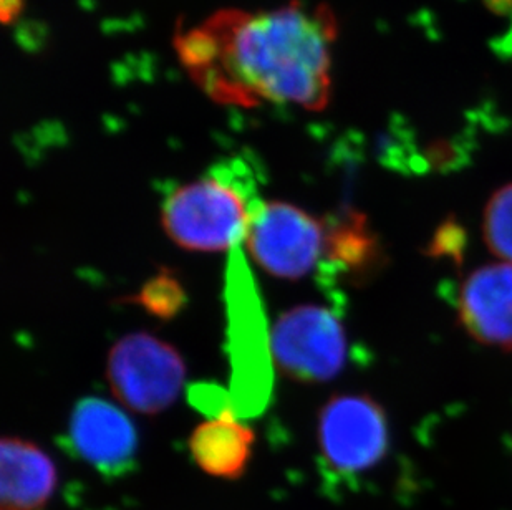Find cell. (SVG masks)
<instances>
[{
  "label": "cell",
  "instance_id": "obj_1",
  "mask_svg": "<svg viewBox=\"0 0 512 510\" xmlns=\"http://www.w3.org/2000/svg\"><path fill=\"white\" fill-rule=\"evenodd\" d=\"M339 20L300 0L269 10L223 9L178 32L174 50L199 90L221 105L327 108Z\"/></svg>",
  "mask_w": 512,
  "mask_h": 510
},
{
  "label": "cell",
  "instance_id": "obj_2",
  "mask_svg": "<svg viewBox=\"0 0 512 510\" xmlns=\"http://www.w3.org/2000/svg\"><path fill=\"white\" fill-rule=\"evenodd\" d=\"M214 168L174 189L161 207V224L174 244L193 252H221L246 239L259 204L249 198L239 166Z\"/></svg>",
  "mask_w": 512,
  "mask_h": 510
},
{
  "label": "cell",
  "instance_id": "obj_3",
  "mask_svg": "<svg viewBox=\"0 0 512 510\" xmlns=\"http://www.w3.org/2000/svg\"><path fill=\"white\" fill-rule=\"evenodd\" d=\"M107 378L121 405L155 416L178 400L186 378L183 358L151 333H130L113 345Z\"/></svg>",
  "mask_w": 512,
  "mask_h": 510
},
{
  "label": "cell",
  "instance_id": "obj_4",
  "mask_svg": "<svg viewBox=\"0 0 512 510\" xmlns=\"http://www.w3.org/2000/svg\"><path fill=\"white\" fill-rule=\"evenodd\" d=\"M269 352L290 380L324 383L345 366L347 335L329 308L300 305L277 318L269 337Z\"/></svg>",
  "mask_w": 512,
  "mask_h": 510
},
{
  "label": "cell",
  "instance_id": "obj_5",
  "mask_svg": "<svg viewBox=\"0 0 512 510\" xmlns=\"http://www.w3.org/2000/svg\"><path fill=\"white\" fill-rule=\"evenodd\" d=\"M246 242L252 259L267 274L302 279L325 252V226L294 204L267 201L252 214Z\"/></svg>",
  "mask_w": 512,
  "mask_h": 510
},
{
  "label": "cell",
  "instance_id": "obj_6",
  "mask_svg": "<svg viewBox=\"0 0 512 510\" xmlns=\"http://www.w3.org/2000/svg\"><path fill=\"white\" fill-rule=\"evenodd\" d=\"M319 449L325 464L339 474H360L387 454L385 411L367 395H337L320 409Z\"/></svg>",
  "mask_w": 512,
  "mask_h": 510
},
{
  "label": "cell",
  "instance_id": "obj_7",
  "mask_svg": "<svg viewBox=\"0 0 512 510\" xmlns=\"http://www.w3.org/2000/svg\"><path fill=\"white\" fill-rule=\"evenodd\" d=\"M68 443L78 458L103 476L130 471L138 453L135 424L118 406L102 398H83L68 421Z\"/></svg>",
  "mask_w": 512,
  "mask_h": 510
},
{
  "label": "cell",
  "instance_id": "obj_8",
  "mask_svg": "<svg viewBox=\"0 0 512 510\" xmlns=\"http://www.w3.org/2000/svg\"><path fill=\"white\" fill-rule=\"evenodd\" d=\"M459 320L474 340L512 348V264L483 265L466 277L459 294Z\"/></svg>",
  "mask_w": 512,
  "mask_h": 510
},
{
  "label": "cell",
  "instance_id": "obj_9",
  "mask_svg": "<svg viewBox=\"0 0 512 510\" xmlns=\"http://www.w3.org/2000/svg\"><path fill=\"white\" fill-rule=\"evenodd\" d=\"M0 510H42L54 496L57 467L49 454L27 439L0 443Z\"/></svg>",
  "mask_w": 512,
  "mask_h": 510
},
{
  "label": "cell",
  "instance_id": "obj_10",
  "mask_svg": "<svg viewBox=\"0 0 512 510\" xmlns=\"http://www.w3.org/2000/svg\"><path fill=\"white\" fill-rule=\"evenodd\" d=\"M254 443V431L226 411L196 426L189 438V453L209 476L237 481L249 467Z\"/></svg>",
  "mask_w": 512,
  "mask_h": 510
},
{
  "label": "cell",
  "instance_id": "obj_11",
  "mask_svg": "<svg viewBox=\"0 0 512 510\" xmlns=\"http://www.w3.org/2000/svg\"><path fill=\"white\" fill-rule=\"evenodd\" d=\"M325 254L348 270L360 269L370 262L373 241L363 217L350 214L325 226Z\"/></svg>",
  "mask_w": 512,
  "mask_h": 510
},
{
  "label": "cell",
  "instance_id": "obj_12",
  "mask_svg": "<svg viewBox=\"0 0 512 510\" xmlns=\"http://www.w3.org/2000/svg\"><path fill=\"white\" fill-rule=\"evenodd\" d=\"M130 302L140 305L151 317L170 322L183 312L188 295L176 272L168 267H161L151 279L146 280L140 292L133 295Z\"/></svg>",
  "mask_w": 512,
  "mask_h": 510
},
{
  "label": "cell",
  "instance_id": "obj_13",
  "mask_svg": "<svg viewBox=\"0 0 512 510\" xmlns=\"http://www.w3.org/2000/svg\"><path fill=\"white\" fill-rule=\"evenodd\" d=\"M483 229L489 251L512 264V183L499 188L489 199Z\"/></svg>",
  "mask_w": 512,
  "mask_h": 510
},
{
  "label": "cell",
  "instance_id": "obj_14",
  "mask_svg": "<svg viewBox=\"0 0 512 510\" xmlns=\"http://www.w3.org/2000/svg\"><path fill=\"white\" fill-rule=\"evenodd\" d=\"M25 0H0V19L5 25L12 24L24 12Z\"/></svg>",
  "mask_w": 512,
  "mask_h": 510
},
{
  "label": "cell",
  "instance_id": "obj_15",
  "mask_svg": "<svg viewBox=\"0 0 512 510\" xmlns=\"http://www.w3.org/2000/svg\"><path fill=\"white\" fill-rule=\"evenodd\" d=\"M484 7L498 17H511L512 0H481Z\"/></svg>",
  "mask_w": 512,
  "mask_h": 510
}]
</instances>
